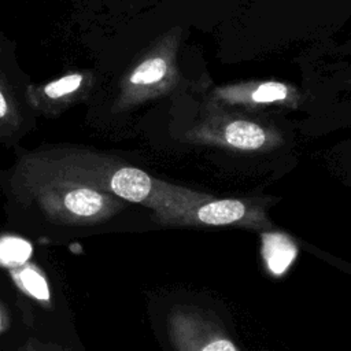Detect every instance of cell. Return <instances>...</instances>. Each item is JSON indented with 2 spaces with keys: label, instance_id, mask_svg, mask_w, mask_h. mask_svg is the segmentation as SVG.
I'll return each mask as SVG.
<instances>
[{
  "label": "cell",
  "instance_id": "6da1fadb",
  "mask_svg": "<svg viewBox=\"0 0 351 351\" xmlns=\"http://www.w3.org/2000/svg\"><path fill=\"white\" fill-rule=\"evenodd\" d=\"M60 155L81 174L123 202L143 204L155 214L176 200L178 185L158 180L140 167L93 148L56 147Z\"/></svg>",
  "mask_w": 351,
  "mask_h": 351
},
{
  "label": "cell",
  "instance_id": "7a4b0ae2",
  "mask_svg": "<svg viewBox=\"0 0 351 351\" xmlns=\"http://www.w3.org/2000/svg\"><path fill=\"white\" fill-rule=\"evenodd\" d=\"M267 203L262 197L219 199L180 185L174 203L154 219L163 226H236L263 232L271 229Z\"/></svg>",
  "mask_w": 351,
  "mask_h": 351
},
{
  "label": "cell",
  "instance_id": "3957f363",
  "mask_svg": "<svg viewBox=\"0 0 351 351\" xmlns=\"http://www.w3.org/2000/svg\"><path fill=\"white\" fill-rule=\"evenodd\" d=\"M180 43L181 29L169 30L121 75L108 104L110 115H121L176 88L180 80L177 69Z\"/></svg>",
  "mask_w": 351,
  "mask_h": 351
},
{
  "label": "cell",
  "instance_id": "277c9868",
  "mask_svg": "<svg viewBox=\"0 0 351 351\" xmlns=\"http://www.w3.org/2000/svg\"><path fill=\"white\" fill-rule=\"evenodd\" d=\"M184 140L241 152L274 149L284 143L282 133L273 125L228 112L210 103L202 118L185 132Z\"/></svg>",
  "mask_w": 351,
  "mask_h": 351
},
{
  "label": "cell",
  "instance_id": "5b68a950",
  "mask_svg": "<svg viewBox=\"0 0 351 351\" xmlns=\"http://www.w3.org/2000/svg\"><path fill=\"white\" fill-rule=\"evenodd\" d=\"M215 104L221 107H296L302 99L300 92L289 84L267 80L248 81L218 86L211 93Z\"/></svg>",
  "mask_w": 351,
  "mask_h": 351
},
{
  "label": "cell",
  "instance_id": "8992f818",
  "mask_svg": "<svg viewBox=\"0 0 351 351\" xmlns=\"http://www.w3.org/2000/svg\"><path fill=\"white\" fill-rule=\"evenodd\" d=\"M93 86V71H74L41 85H26L25 97L34 114L56 115L77 100H86Z\"/></svg>",
  "mask_w": 351,
  "mask_h": 351
},
{
  "label": "cell",
  "instance_id": "52a82bcc",
  "mask_svg": "<svg viewBox=\"0 0 351 351\" xmlns=\"http://www.w3.org/2000/svg\"><path fill=\"white\" fill-rule=\"evenodd\" d=\"M177 351H241L222 330L192 311H178L169 321Z\"/></svg>",
  "mask_w": 351,
  "mask_h": 351
},
{
  "label": "cell",
  "instance_id": "ba28073f",
  "mask_svg": "<svg viewBox=\"0 0 351 351\" xmlns=\"http://www.w3.org/2000/svg\"><path fill=\"white\" fill-rule=\"evenodd\" d=\"M34 115L26 103L25 90L15 92L3 70H0V137L21 136L26 128L32 126L30 118Z\"/></svg>",
  "mask_w": 351,
  "mask_h": 351
},
{
  "label": "cell",
  "instance_id": "9c48e42d",
  "mask_svg": "<svg viewBox=\"0 0 351 351\" xmlns=\"http://www.w3.org/2000/svg\"><path fill=\"white\" fill-rule=\"evenodd\" d=\"M261 256L267 271L280 277L287 273L298 256V245L289 234L281 230L261 232Z\"/></svg>",
  "mask_w": 351,
  "mask_h": 351
},
{
  "label": "cell",
  "instance_id": "30bf717a",
  "mask_svg": "<svg viewBox=\"0 0 351 351\" xmlns=\"http://www.w3.org/2000/svg\"><path fill=\"white\" fill-rule=\"evenodd\" d=\"M32 254V247L25 240L5 239L0 241V261L4 263H23Z\"/></svg>",
  "mask_w": 351,
  "mask_h": 351
},
{
  "label": "cell",
  "instance_id": "8fae6325",
  "mask_svg": "<svg viewBox=\"0 0 351 351\" xmlns=\"http://www.w3.org/2000/svg\"><path fill=\"white\" fill-rule=\"evenodd\" d=\"M18 278L22 284V287L34 298L37 299H48L49 298V291L47 281L44 277L36 271L33 267H25L18 271Z\"/></svg>",
  "mask_w": 351,
  "mask_h": 351
},
{
  "label": "cell",
  "instance_id": "7c38bea8",
  "mask_svg": "<svg viewBox=\"0 0 351 351\" xmlns=\"http://www.w3.org/2000/svg\"><path fill=\"white\" fill-rule=\"evenodd\" d=\"M0 326H1V322H0Z\"/></svg>",
  "mask_w": 351,
  "mask_h": 351
}]
</instances>
